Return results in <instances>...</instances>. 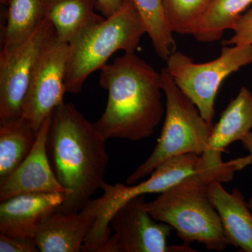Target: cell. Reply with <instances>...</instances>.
Returning <instances> with one entry per match:
<instances>
[{
	"mask_svg": "<svg viewBox=\"0 0 252 252\" xmlns=\"http://www.w3.org/2000/svg\"><path fill=\"white\" fill-rule=\"evenodd\" d=\"M106 141L74 104L64 102L54 109L48 154L60 183L70 191L56 211L77 213L101 189L109 161Z\"/></svg>",
	"mask_w": 252,
	"mask_h": 252,
	"instance_id": "cell-1",
	"label": "cell"
},
{
	"mask_svg": "<svg viewBox=\"0 0 252 252\" xmlns=\"http://www.w3.org/2000/svg\"><path fill=\"white\" fill-rule=\"evenodd\" d=\"M108 92L105 110L94 126L106 140L140 141L154 133L164 114L161 74L135 53H125L100 69Z\"/></svg>",
	"mask_w": 252,
	"mask_h": 252,
	"instance_id": "cell-2",
	"label": "cell"
},
{
	"mask_svg": "<svg viewBox=\"0 0 252 252\" xmlns=\"http://www.w3.org/2000/svg\"><path fill=\"white\" fill-rule=\"evenodd\" d=\"M252 163L250 154L189 175L146 203V208L154 220L175 229L184 244L198 242L210 251H223L229 245L220 215L210 198V185L215 180L230 182L235 172Z\"/></svg>",
	"mask_w": 252,
	"mask_h": 252,
	"instance_id": "cell-3",
	"label": "cell"
},
{
	"mask_svg": "<svg viewBox=\"0 0 252 252\" xmlns=\"http://www.w3.org/2000/svg\"><path fill=\"white\" fill-rule=\"evenodd\" d=\"M145 27L132 0H124L121 9L93 26L69 44L64 88L78 94L87 78L102 69L119 51L135 53Z\"/></svg>",
	"mask_w": 252,
	"mask_h": 252,
	"instance_id": "cell-4",
	"label": "cell"
},
{
	"mask_svg": "<svg viewBox=\"0 0 252 252\" xmlns=\"http://www.w3.org/2000/svg\"><path fill=\"white\" fill-rule=\"evenodd\" d=\"M160 74L166 98L161 134L150 157L127 177L128 185L138 183L172 157L190 153L202 155L210 149L213 124L202 117L198 107L176 85L165 68Z\"/></svg>",
	"mask_w": 252,
	"mask_h": 252,
	"instance_id": "cell-5",
	"label": "cell"
},
{
	"mask_svg": "<svg viewBox=\"0 0 252 252\" xmlns=\"http://www.w3.org/2000/svg\"><path fill=\"white\" fill-rule=\"evenodd\" d=\"M166 69L176 85L198 107L202 117L212 123L215 102L223 81L252 63V45L223 46L220 57L204 63L176 51L166 60Z\"/></svg>",
	"mask_w": 252,
	"mask_h": 252,
	"instance_id": "cell-6",
	"label": "cell"
},
{
	"mask_svg": "<svg viewBox=\"0 0 252 252\" xmlns=\"http://www.w3.org/2000/svg\"><path fill=\"white\" fill-rule=\"evenodd\" d=\"M145 195L126 202L114 214L109 227L114 232L99 252H194L190 245H170L174 230L158 221L146 208Z\"/></svg>",
	"mask_w": 252,
	"mask_h": 252,
	"instance_id": "cell-7",
	"label": "cell"
},
{
	"mask_svg": "<svg viewBox=\"0 0 252 252\" xmlns=\"http://www.w3.org/2000/svg\"><path fill=\"white\" fill-rule=\"evenodd\" d=\"M68 49L69 44L60 40L54 31L36 61L21 117L36 132L54 109L64 103Z\"/></svg>",
	"mask_w": 252,
	"mask_h": 252,
	"instance_id": "cell-8",
	"label": "cell"
},
{
	"mask_svg": "<svg viewBox=\"0 0 252 252\" xmlns=\"http://www.w3.org/2000/svg\"><path fill=\"white\" fill-rule=\"evenodd\" d=\"M55 31L47 19L25 44L0 56V125L22 117L33 71L41 49Z\"/></svg>",
	"mask_w": 252,
	"mask_h": 252,
	"instance_id": "cell-9",
	"label": "cell"
},
{
	"mask_svg": "<svg viewBox=\"0 0 252 252\" xmlns=\"http://www.w3.org/2000/svg\"><path fill=\"white\" fill-rule=\"evenodd\" d=\"M51 115L43 123L29 155L7 179L0 183V201L23 194H70L55 175L48 154Z\"/></svg>",
	"mask_w": 252,
	"mask_h": 252,
	"instance_id": "cell-10",
	"label": "cell"
},
{
	"mask_svg": "<svg viewBox=\"0 0 252 252\" xmlns=\"http://www.w3.org/2000/svg\"><path fill=\"white\" fill-rule=\"evenodd\" d=\"M67 193H28L0 204V233L35 241L44 220L59 208Z\"/></svg>",
	"mask_w": 252,
	"mask_h": 252,
	"instance_id": "cell-11",
	"label": "cell"
},
{
	"mask_svg": "<svg viewBox=\"0 0 252 252\" xmlns=\"http://www.w3.org/2000/svg\"><path fill=\"white\" fill-rule=\"evenodd\" d=\"M95 220V216L86 207L77 213L53 212L39 227L36 247L41 252H81Z\"/></svg>",
	"mask_w": 252,
	"mask_h": 252,
	"instance_id": "cell-12",
	"label": "cell"
},
{
	"mask_svg": "<svg viewBox=\"0 0 252 252\" xmlns=\"http://www.w3.org/2000/svg\"><path fill=\"white\" fill-rule=\"evenodd\" d=\"M215 180L210 187V198L220 215L228 245L244 252H252V212L243 194L231 193Z\"/></svg>",
	"mask_w": 252,
	"mask_h": 252,
	"instance_id": "cell-13",
	"label": "cell"
},
{
	"mask_svg": "<svg viewBox=\"0 0 252 252\" xmlns=\"http://www.w3.org/2000/svg\"><path fill=\"white\" fill-rule=\"evenodd\" d=\"M94 0H46V19L58 38L70 44L93 26L104 21L97 14Z\"/></svg>",
	"mask_w": 252,
	"mask_h": 252,
	"instance_id": "cell-14",
	"label": "cell"
},
{
	"mask_svg": "<svg viewBox=\"0 0 252 252\" xmlns=\"http://www.w3.org/2000/svg\"><path fill=\"white\" fill-rule=\"evenodd\" d=\"M0 56L14 52L46 20V0H9Z\"/></svg>",
	"mask_w": 252,
	"mask_h": 252,
	"instance_id": "cell-15",
	"label": "cell"
},
{
	"mask_svg": "<svg viewBox=\"0 0 252 252\" xmlns=\"http://www.w3.org/2000/svg\"><path fill=\"white\" fill-rule=\"evenodd\" d=\"M252 129V93L246 87H242L214 126L209 149L223 152L230 144L242 141Z\"/></svg>",
	"mask_w": 252,
	"mask_h": 252,
	"instance_id": "cell-16",
	"label": "cell"
},
{
	"mask_svg": "<svg viewBox=\"0 0 252 252\" xmlns=\"http://www.w3.org/2000/svg\"><path fill=\"white\" fill-rule=\"evenodd\" d=\"M37 134L23 118L0 125V183L29 155Z\"/></svg>",
	"mask_w": 252,
	"mask_h": 252,
	"instance_id": "cell-17",
	"label": "cell"
},
{
	"mask_svg": "<svg viewBox=\"0 0 252 252\" xmlns=\"http://www.w3.org/2000/svg\"><path fill=\"white\" fill-rule=\"evenodd\" d=\"M252 4V0H215L192 35L200 42L220 40Z\"/></svg>",
	"mask_w": 252,
	"mask_h": 252,
	"instance_id": "cell-18",
	"label": "cell"
},
{
	"mask_svg": "<svg viewBox=\"0 0 252 252\" xmlns=\"http://www.w3.org/2000/svg\"><path fill=\"white\" fill-rule=\"evenodd\" d=\"M143 21L146 32L160 59L166 61L177 51L173 33L169 29L164 11L163 0H132Z\"/></svg>",
	"mask_w": 252,
	"mask_h": 252,
	"instance_id": "cell-19",
	"label": "cell"
},
{
	"mask_svg": "<svg viewBox=\"0 0 252 252\" xmlns=\"http://www.w3.org/2000/svg\"><path fill=\"white\" fill-rule=\"evenodd\" d=\"M215 0H163L164 11L172 33L193 34Z\"/></svg>",
	"mask_w": 252,
	"mask_h": 252,
	"instance_id": "cell-20",
	"label": "cell"
},
{
	"mask_svg": "<svg viewBox=\"0 0 252 252\" xmlns=\"http://www.w3.org/2000/svg\"><path fill=\"white\" fill-rule=\"evenodd\" d=\"M233 31V35L222 41V45H252V9L240 16Z\"/></svg>",
	"mask_w": 252,
	"mask_h": 252,
	"instance_id": "cell-21",
	"label": "cell"
},
{
	"mask_svg": "<svg viewBox=\"0 0 252 252\" xmlns=\"http://www.w3.org/2000/svg\"><path fill=\"white\" fill-rule=\"evenodd\" d=\"M0 252H39L33 240L13 238L0 233Z\"/></svg>",
	"mask_w": 252,
	"mask_h": 252,
	"instance_id": "cell-22",
	"label": "cell"
},
{
	"mask_svg": "<svg viewBox=\"0 0 252 252\" xmlns=\"http://www.w3.org/2000/svg\"><path fill=\"white\" fill-rule=\"evenodd\" d=\"M96 9L98 10L104 18H109L116 14L122 7L124 0H94Z\"/></svg>",
	"mask_w": 252,
	"mask_h": 252,
	"instance_id": "cell-23",
	"label": "cell"
},
{
	"mask_svg": "<svg viewBox=\"0 0 252 252\" xmlns=\"http://www.w3.org/2000/svg\"><path fill=\"white\" fill-rule=\"evenodd\" d=\"M241 142L243 144L244 148L247 149L250 152V154L252 155V131L249 132L248 135L245 136L242 140ZM248 205L252 212V197L249 200Z\"/></svg>",
	"mask_w": 252,
	"mask_h": 252,
	"instance_id": "cell-24",
	"label": "cell"
},
{
	"mask_svg": "<svg viewBox=\"0 0 252 252\" xmlns=\"http://www.w3.org/2000/svg\"><path fill=\"white\" fill-rule=\"evenodd\" d=\"M8 1H9V0H0L1 4L5 5V6H7Z\"/></svg>",
	"mask_w": 252,
	"mask_h": 252,
	"instance_id": "cell-25",
	"label": "cell"
}]
</instances>
